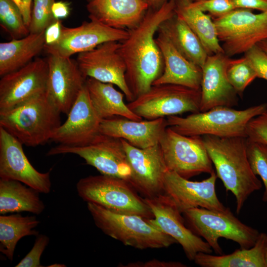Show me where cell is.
Wrapping results in <instances>:
<instances>
[{"label":"cell","instance_id":"obj_1","mask_svg":"<svg viewBox=\"0 0 267 267\" xmlns=\"http://www.w3.org/2000/svg\"><path fill=\"white\" fill-rule=\"evenodd\" d=\"M175 0L158 9L149 8L141 22L129 30L119 51L126 66V80L134 99L147 91L161 75L164 60L154 36L160 26L175 14Z\"/></svg>","mask_w":267,"mask_h":267},{"label":"cell","instance_id":"obj_2","mask_svg":"<svg viewBox=\"0 0 267 267\" xmlns=\"http://www.w3.org/2000/svg\"><path fill=\"white\" fill-rule=\"evenodd\" d=\"M202 136L217 177L226 191H231L235 197L236 212L239 214L249 196L262 187L248 160L247 137Z\"/></svg>","mask_w":267,"mask_h":267},{"label":"cell","instance_id":"obj_3","mask_svg":"<svg viewBox=\"0 0 267 267\" xmlns=\"http://www.w3.org/2000/svg\"><path fill=\"white\" fill-rule=\"evenodd\" d=\"M60 113L44 92L0 111V127L23 144L34 147L51 139L61 124Z\"/></svg>","mask_w":267,"mask_h":267},{"label":"cell","instance_id":"obj_4","mask_svg":"<svg viewBox=\"0 0 267 267\" xmlns=\"http://www.w3.org/2000/svg\"><path fill=\"white\" fill-rule=\"evenodd\" d=\"M267 111L266 103L243 110L221 106L185 117L171 116L166 119L168 127L184 135L247 137L246 129L249 122Z\"/></svg>","mask_w":267,"mask_h":267},{"label":"cell","instance_id":"obj_5","mask_svg":"<svg viewBox=\"0 0 267 267\" xmlns=\"http://www.w3.org/2000/svg\"><path fill=\"white\" fill-rule=\"evenodd\" d=\"M87 208L95 225L125 246L145 250L167 248L177 243L139 216L116 213L91 203H87Z\"/></svg>","mask_w":267,"mask_h":267},{"label":"cell","instance_id":"obj_6","mask_svg":"<svg viewBox=\"0 0 267 267\" xmlns=\"http://www.w3.org/2000/svg\"><path fill=\"white\" fill-rule=\"evenodd\" d=\"M78 195L84 201L121 214L137 215L145 219L153 215L144 198L126 180L101 174L81 178L76 184Z\"/></svg>","mask_w":267,"mask_h":267},{"label":"cell","instance_id":"obj_7","mask_svg":"<svg viewBox=\"0 0 267 267\" xmlns=\"http://www.w3.org/2000/svg\"><path fill=\"white\" fill-rule=\"evenodd\" d=\"M187 227L194 234L204 238L214 252L222 254L219 239L231 240L242 249H249L256 242L260 232L238 219L229 208L216 211L196 207L182 213Z\"/></svg>","mask_w":267,"mask_h":267},{"label":"cell","instance_id":"obj_8","mask_svg":"<svg viewBox=\"0 0 267 267\" xmlns=\"http://www.w3.org/2000/svg\"><path fill=\"white\" fill-rule=\"evenodd\" d=\"M201 97V89L162 84L153 85L147 91L127 104L140 117L153 120L185 112H199Z\"/></svg>","mask_w":267,"mask_h":267},{"label":"cell","instance_id":"obj_9","mask_svg":"<svg viewBox=\"0 0 267 267\" xmlns=\"http://www.w3.org/2000/svg\"><path fill=\"white\" fill-rule=\"evenodd\" d=\"M213 20L224 53L229 57L267 39V11L256 14L250 9L235 8Z\"/></svg>","mask_w":267,"mask_h":267},{"label":"cell","instance_id":"obj_10","mask_svg":"<svg viewBox=\"0 0 267 267\" xmlns=\"http://www.w3.org/2000/svg\"><path fill=\"white\" fill-rule=\"evenodd\" d=\"M63 154L77 155L101 174L118 178L131 184L132 171L121 138L99 133L87 145L59 144L51 148L46 155L53 156Z\"/></svg>","mask_w":267,"mask_h":267},{"label":"cell","instance_id":"obj_11","mask_svg":"<svg viewBox=\"0 0 267 267\" xmlns=\"http://www.w3.org/2000/svg\"><path fill=\"white\" fill-rule=\"evenodd\" d=\"M168 170L189 179L214 172L202 136H187L168 127L160 142Z\"/></svg>","mask_w":267,"mask_h":267},{"label":"cell","instance_id":"obj_12","mask_svg":"<svg viewBox=\"0 0 267 267\" xmlns=\"http://www.w3.org/2000/svg\"><path fill=\"white\" fill-rule=\"evenodd\" d=\"M144 198L153 215V218L146 220L179 243L189 261H193L198 253L213 252L206 241L185 225L182 213L167 194L163 192L153 197Z\"/></svg>","mask_w":267,"mask_h":267},{"label":"cell","instance_id":"obj_13","mask_svg":"<svg viewBox=\"0 0 267 267\" xmlns=\"http://www.w3.org/2000/svg\"><path fill=\"white\" fill-rule=\"evenodd\" d=\"M129 30L113 28L90 19L75 27L63 25L59 39L50 45H45L48 54L70 57L75 54L90 51L108 42H121L127 38Z\"/></svg>","mask_w":267,"mask_h":267},{"label":"cell","instance_id":"obj_14","mask_svg":"<svg viewBox=\"0 0 267 267\" xmlns=\"http://www.w3.org/2000/svg\"><path fill=\"white\" fill-rule=\"evenodd\" d=\"M120 44V42L104 43L90 51L78 54L76 61L86 79L91 78L116 85L129 102L134 97L126 80V66L119 51Z\"/></svg>","mask_w":267,"mask_h":267},{"label":"cell","instance_id":"obj_15","mask_svg":"<svg viewBox=\"0 0 267 267\" xmlns=\"http://www.w3.org/2000/svg\"><path fill=\"white\" fill-rule=\"evenodd\" d=\"M122 140L132 171L131 185L144 198L163 193L168 169L160 144L139 148Z\"/></svg>","mask_w":267,"mask_h":267},{"label":"cell","instance_id":"obj_16","mask_svg":"<svg viewBox=\"0 0 267 267\" xmlns=\"http://www.w3.org/2000/svg\"><path fill=\"white\" fill-rule=\"evenodd\" d=\"M47 60L37 58L23 67L8 73L0 80V111L11 109L46 92Z\"/></svg>","mask_w":267,"mask_h":267},{"label":"cell","instance_id":"obj_17","mask_svg":"<svg viewBox=\"0 0 267 267\" xmlns=\"http://www.w3.org/2000/svg\"><path fill=\"white\" fill-rule=\"evenodd\" d=\"M23 144L0 127V178L19 181L40 193L51 187L50 172L41 173L30 163Z\"/></svg>","mask_w":267,"mask_h":267},{"label":"cell","instance_id":"obj_18","mask_svg":"<svg viewBox=\"0 0 267 267\" xmlns=\"http://www.w3.org/2000/svg\"><path fill=\"white\" fill-rule=\"evenodd\" d=\"M46 95L61 112L68 115L85 85L76 60L70 57L49 54Z\"/></svg>","mask_w":267,"mask_h":267},{"label":"cell","instance_id":"obj_19","mask_svg":"<svg viewBox=\"0 0 267 267\" xmlns=\"http://www.w3.org/2000/svg\"><path fill=\"white\" fill-rule=\"evenodd\" d=\"M217 178L214 171L202 181H191L168 170L164 177V193L172 199L181 213L196 207L223 211L227 207L217 197L215 190Z\"/></svg>","mask_w":267,"mask_h":267},{"label":"cell","instance_id":"obj_20","mask_svg":"<svg viewBox=\"0 0 267 267\" xmlns=\"http://www.w3.org/2000/svg\"><path fill=\"white\" fill-rule=\"evenodd\" d=\"M66 121L53 132L51 139L59 144L83 146L99 133L102 119L98 116L85 85L71 107Z\"/></svg>","mask_w":267,"mask_h":267},{"label":"cell","instance_id":"obj_21","mask_svg":"<svg viewBox=\"0 0 267 267\" xmlns=\"http://www.w3.org/2000/svg\"><path fill=\"white\" fill-rule=\"evenodd\" d=\"M230 58L224 53L208 55L202 68L200 112L237 104V92L229 83L226 69Z\"/></svg>","mask_w":267,"mask_h":267},{"label":"cell","instance_id":"obj_22","mask_svg":"<svg viewBox=\"0 0 267 267\" xmlns=\"http://www.w3.org/2000/svg\"><path fill=\"white\" fill-rule=\"evenodd\" d=\"M168 127L165 118L136 121L115 117L102 120L99 133L123 139L134 147L146 148L159 144Z\"/></svg>","mask_w":267,"mask_h":267},{"label":"cell","instance_id":"obj_23","mask_svg":"<svg viewBox=\"0 0 267 267\" xmlns=\"http://www.w3.org/2000/svg\"><path fill=\"white\" fill-rule=\"evenodd\" d=\"M157 31L155 40L163 56L164 69L152 86L174 84L201 89L202 68L183 56L163 32Z\"/></svg>","mask_w":267,"mask_h":267},{"label":"cell","instance_id":"obj_24","mask_svg":"<svg viewBox=\"0 0 267 267\" xmlns=\"http://www.w3.org/2000/svg\"><path fill=\"white\" fill-rule=\"evenodd\" d=\"M87 9L89 19L128 30L141 22L149 5L144 0H90Z\"/></svg>","mask_w":267,"mask_h":267},{"label":"cell","instance_id":"obj_25","mask_svg":"<svg viewBox=\"0 0 267 267\" xmlns=\"http://www.w3.org/2000/svg\"><path fill=\"white\" fill-rule=\"evenodd\" d=\"M85 85L91 102L101 119L122 117L133 120H142L125 104L124 94L116 89L113 84L88 78Z\"/></svg>","mask_w":267,"mask_h":267},{"label":"cell","instance_id":"obj_26","mask_svg":"<svg viewBox=\"0 0 267 267\" xmlns=\"http://www.w3.org/2000/svg\"><path fill=\"white\" fill-rule=\"evenodd\" d=\"M44 31L0 44V76L17 70L32 61L45 45Z\"/></svg>","mask_w":267,"mask_h":267},{"label":"cell","instance_id":"obj_27","mask_svg":"<svg viewBox=\"0 0 267 267\" xmlns=\"http://www.w3.org/2000/svg\"><path fill=\"white\" fill-rule=\"evenodd\" d=\"M39 191L15 180L0 178V214L28 212L40 215L45 209Z\"/></svg>","mask_w":267,"mask_h":267},{"label":"cell","instance_id":"obj_28","mask_svg":"<svg viewBox=\"0 0 267 267\" xmlns=\"http://www.w3.org/2000/svg\"><path fill=\"white\" fill-rule=\"evenodd\" d=\"M267 234L260 233L255 245L249 249L236 250L227 255L198 253L194 263L202 267H267L265 251Z\"/></svg>","mask_w":267,"mask_h":267},{"label":"cell","instance_id":"obj_29","mask_svg":"<svg viewBox=\"0 0 267 267\" xmlns=\"http://www.w3.org/2000/svg\"><path fill=\"white\" fill-rule=\"evenodd\" d=\"M175 14L196 35L208 55L224 53L211 16L191 4L190 0H175Z\"/></svg>","mask_w":267,"mask_h":267},{"label":"cell","instance_id":"obj_30","mask_svg":"<svg viewBox=\"0 0 267 267\" xmlns=\"http://www.w3.org/2000/svg\"><path fill=\"white\" fill-rule=\"evenodd\" d=\"M158 30L169 38L183 56L202 68L208 55L199 39L183 20L175 14L162 23Z\"/></svg>","mask_w":267,"mask_h":267},{"label":"cell","instance_id":"obj_31","mask_svg":"<svg viewBox=\"0 0 267 267\" xmlns=\"http://www.w3.org/2000/svg\"><path fill=\"white\" fill-rule=\"evenodd\" d=\"M40 222L35 216L20 214L0 216V251L12 262L19 240L26 236L39 234L35 229Z\"/></svg>","mask_w":267,"mask_h":267},{"label":"cell","instance_id":"obj_32","mask_svg":"<svg viewBox=\"0 0 267 267\" xmlns=\"http://www.w3.org/2000/svg\"><path fill=\"white\" fill-rule=\"evenodd\" d=\"M0 24L13 39L24 38L30 34L19 8L12 0H0Z\"/></svg>","mask_w":267,"mask_h":267},{"label":"cell","instance_id":"obj_33","mask_svg":"<svg viewBox=\"0 0 267 267\" xmlns=\"http://www.w3.org/2000/svg\"><path fill=\"white\" fill-rule=\"evenodd\" d=\"M226 76L229 83L240 96L257 77L255 71L244 56L237 59H230L226 69Z\"/></svg>","mask_w":267,"mask_h":267},{"label":"cell","instance_id":"obj_34","mask_svg":"<svg viewBox=\"0 0 267 267\" xmlns=\"http://www.w3.org/2000/svg\"><path fill=\"white\" fill-rule=\"evenodd\" d=\"M246 152L251 168L256 176H259L265 190L262 200L267 202V144L246 138Z\"/></svg>","mask_w":267,"mask_h":267},{"label":"cell","instance_id":"obj_35","mask_svg":"<svg viewBox=\"0 0 267 267\" xmlns=\"http://www.w3.org/2000/svg\"><path fill=\"white\" fill-rule=\"evenodd\" d=\"M33 1L29 30L30 33H40L56 20L52 12V6L55 1L33 0Z\"/></svg>","mask_w":267,"mask_h":267},{"label":"cell","instance_id":"obj_36","mask_svg":"<svg viewBox=\"0 0 267 267\" xmlns=\"http://www.w3.org/2000/svg\"><path fill=\"white\" fill-rule=\"evenodd\" d=\"M191 4L201 11L209 13L213 18L222 17L235 9L230 0H203Z\"/></svg>","mask_w":267,"mask_h":267},{"label":"cell","instance_id":"obj_37","mask_svg":"<svg viewBox=\"0 0 267 267\" xmlns=\"http://www.w3.org/2000/svg\"><path fill=\"white\" fill-rule=\"evenodd\" d=\"M49 242V237L44 234H38L30 251L15 267H42L41 256Z\"/></svg>","mask_w":267,"mask_h":267},{"label":"cell","instance_id":"obj_38","mask_svg":"<svg viewBox=\"0 0 267 267\" xmlns=\"http://www.w3.org/2000/svg\"><path fill=\"white\" fill-rule=\"evenodd\" d=\"M246 133L250 139L267 144V111L249 122Z\"/></svg>","mask_w":267,"mask_h":267},{"label":"cell","instance_id":"obj_39","mask_svg":"<svg viewBox=\"0 0 267 267\" xmlns=\"http://www.w3.org/2000/svg\"><path fill=\"white\" fill-rule=\"evenodd\" d=\"M244 57L255 71L257 77L267 80V55L257 45L245 53Z\"/></svg>","mask_w":267,"mask_h":267},{"label":"cell","instance_id":"obj_40","mask_svg":"<svg viewBox=\"0 0 267 267\" xmlns=\"http://www.w3.org/2000/svg\"><path fill=\"white\" fill-rule=\"evenodd\" d=\"M125 267H185L186 266L179 262L164 261L152 259L145 262H135L129 263Z\"/></svg>","mask_w":267,"mask_h":267},{"label":"cell","instance_id":"obj_41","mask_svg":"<svg viewBox=\"0 0 267 267\" xmlns=\"http://www.w3.org/2000/svg\"><path fill=\"white\" fill-rule=\"evenodd\" d=\"M63 25L61 20L56 19L44 31L45 45L55 43L60 38Z\"/></svg>","mask_w":267,"mask_h":267},{"label":"cell","instance_id":"obj_42","mask_svg":"<svg viewBox=\"0 0 267 267\" xmlns=\"http://www.w3.org/2000/svg\"><path fill=\"white\" fill-rule=\"evenodd\" d=\"M235 8L257 9L267 11V0H230Z\"/></svg>","mask_w":267,"mask_h":267},{"label":"cell","instance_id":"obj_43","mask_svg":"<svg viewBox=\"0 0 267 267\" xmlns=\"http://www.w3.org/2000/svg\"><path fill=\"white\" fill-rule=\"evenodd\" d=\"M52 12L55 19L66 18L70 13L69 3L63 1H54L52 6Z\"/></svg>","mask_w":267,"mask_h":267},{"label":"cell","instance_id":"obj_44","mask_svg":"<svg viewBox=\"0 0 267 267\" xmlns=\"http://www.w3.org/2000/svg\"><path fill=\"white\" fill-rule=\"evenodd\" d=\"M33 0H12L19 8L26 26L28 27L31 17V3Z\"/></svg>","mask_w":267,"mask_h":267},{"label":"cell","instance_id":"obj_45","mask_svg":"<svg viewBox=\"0 0 267 267\" xmlns=\"http://www.w3.org/2000/svg\"><path fill=\"white\" fill-rule=\"evenodd\" d=\"M149 5V8L158 9L168 0H144Z\"/></svg>","mask_w":267,"mask_h":267},{"label":"cell","instance_id":"obj_46","mask_svg":"<svg viewBox=\"0 0 267 267\" xmlns=\"http://www.w3.org/2000/svg\"><path fill=\"white\" fill-rule=\"evenodd\" d=\"M256 45L259 46L267 55V39L263 40L258 43Z\"/></svg>","mask_w":267,"mask_h":267},{"label":"cell","instance_id":"obj_47","mask_svg":"<svg viewBox=\"0 0 267 267\" xmlns=\"http://www.w3.org/2000/svg\"><path fill=\"white\" fill-rule=\"evenodd\" d=\"M66 266L65 265H62V264H55L53 265H52V266H49L48 267H65Z\"/></svg>","mask_w":267,"mask_h":267},{"label":"cell","instance_id":"obj_48","mask_svg":"<svg viewBox=\"0 0 267 267\" xmlns=\"http://www.w3.org/2000/svg\"><path fill=\"white\" fill-rule=\"evenodd\" d=\"M265 261L266 263L267 267V244L266 248V251H265Z\"/></svg>","mask_w":267,"mask_h":267},{"label":"cell","instance_id":"obj_49","mask_svg":"<svg viewBox=\"0 0 267 267\" xmlns=\"http://www.w3.org/2000/svg\"><path fill=\"white\" fill-rule=\"evenodd\" d=\"M190 0L192 2H195V1H198L203 0Z\"/></svg>","mask_w":267,"mask_h":267},{"label":"cell","instance_id":"obj_50","mask_svg":"<svg viewBox=\"0 0 267 267\" xmlns=\"http://www.w3.org/2000/svg\"><path fill=\"white\" fill-rule=\"evenodd\" d=\"M87 1H89L90 0H87Z\"/></svg>","mask_w":267,"mask_h":267}]
</instances>
